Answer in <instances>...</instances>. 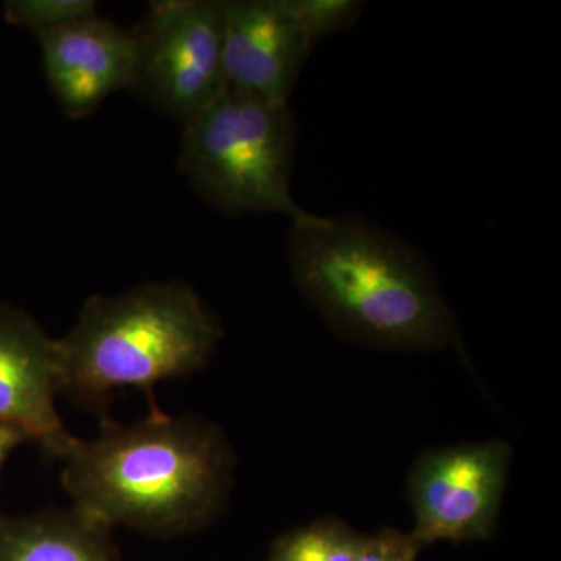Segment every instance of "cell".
Instances as JSON below:
<instances>
[{"label":"cell","mask_w":561,"mask_h":561,"mask_svg":"<svg viewBox=\"0 0 561 561\" xmlns=\"http://www.w3.org/2000/svg\"><path fill=\"white\" fill-rule=\"evenodd\" d=\"M60 460L77 511L110 529L161 538L216 522L234 472V454L216 424L161 409L130 426L103 416L101 434L73 438Z\"/></svg>","instance_id":"obj_1"},{"label":"cell","mask_w":561,"mask_h":561,"mask_svg":"<svg viewBox=\"0 0 561 561\" xmlns=\"http://www.w3.org/2000/svg\"><path fill=\"white\" fill-rule=\"evenodd\" d=\"M295 286L342 341L390 351L460 348L431 265L398 236L356 216L291 224Z\"/></svg>","instance_id":"obj_2"},{"label":"cell","mask_w":561,"mask_h":561,"mask_svg":"<svg viewBox=\"0 0 561 561\" xmlns=\"http://www.w3.org/2000/svg\"><path fill=\"white\" fill-rule=\"evenodd\" d=\"M221 335L219 319L184 283L94 295L58 339L61 393L103 419L114 391L138 389L157 411L154 387L205 367Z\"/></svg>","instance_id":"obj_3"},{"label":"cell","mask_w":561,"mask_h":561,"mask_svg":"<svg viewBox=\"0 0 561 561\" xmlns=\"http://www.w3.org/2000/svg\"><path fill=\"white\" fill-rule=\"evenodd\" d=\"M295 121L289 103L225 88L184 125L180 169L203 201L227 214L309 216L291 197Z\"/></svg>","instance_id":"obj_4"},{"label":"cell","mask_w":561,"mask_h":561,"mask_svg":"<svg viewBox=\"0 0 561 561\" xmlns=\"http://www.w3.org/2000/svg\"><path fill=\"white\" fill-rule=\"evenodd\" d=\"M130 90L186 125L225 90V2L160 0L131 28Z\"/></svg>","instance_id":"obj_5"},{"label":"cell","mask_w":561,"mask_h":561,"mask_svg":"<svg viewBox=\"0 0 561 561\" xmlns=\"http://www.w3.org/2000/svg\"><path fill=\"white\" fill-rule=\"evenodd\" d=\"M513 451L504 440L427 448L405 485L421 548L437 541H486L496 534Z\"/></svg>","instance_id":"obj_6"},{"label":"cell","mask_w":561,"mask_h":561,"mask_svg":"<svg viewBox=\"0 0 561 561\" xmlns=\"http://www.w3.org/2000/svg\"><path fill=\"white\" fill-rule=\"evenodd\" d=\"M60 345L27 312L0 305V423L18 427L60 460L76 435L57 411Z\"/></svg>","instance_id":"obj_7"},{"label":"cell","mask_w":561,"mask_h":561,"mask_svg":"<svg viewBox=\"0 0 561 561\" xmlns=\"http://www.w3.org/2000/svg\"><path fill=\"white\" fill-rule=\"evenodd\" d=\"M312 50L291 0L225 2V88L289 103Z\"/></svg>","instance_id":"obj_8"},{"label":"cell","mask_w":561,"mask_h":561,"mask_svg":"<svg viewBox=\"0 0 561 561\" xmlns=\"http://www.w3.org/2000/svg\"><path fill=\"white\" fill-rule=\"evenodd\" d=\"M44 73L72 119H83L113 92L130 88L136 46L131 31L94 16L38 35Z\"/></svg>","instance_id":"obj_9"},{"label":"cell","mask_w":561,"mask_h":561,"mask_svg":"<svg viewBox=\"0 0 561 561\" xmlns=\"http://www.w3.org/2000/svg\"><path fill=\"white\" fill-rule=\"evenodd\" d=\"M0 561H121L113 529L76 507L0 513Z\"/></svg>","instance_id":"obj_10"},{"label":"cell","mask_w":561,"mask_h":561,"mask_svg":"<svg viewBox=\"0 0 561 561\" xmlns=\"http://www.w3.org/2000/svg\"><path fill=\"white\" fill-rule=\"evenodd\" d=\"M362 540L348 523L327 516L279 535L267 561H356Z\"/></svg>","instance_id":"obj_11"},{"label":"cell","mask_w":561,"mask_h":561,"mask_svg":"<svg viewBox=\"0 0 561 561\" xmlns=\"http://www.w3.org/2000/svg\"><path fill=\"white\" fill-rule=\"evenodd\" d=\"M94 0H13L7 3L5 16L11 24L31 28L36 36L94 16Z\"/></svg>","instance_id":"obj_12"},{"label":"cell","mask_w":561,"mask_h":561,"mask_svg":"<svg viewBox=\"0 0 561 561\" xmlns=\"http://www.w3.org/2000/svg\"><path fill=\"white\" fill-rule=\"evenodd\" d=\"M306 35L316 47L335 33L346 31L359 20L365 2L356 0H291Z\"/></svg>","instance_id":"obj_13"},{"label":"cell","mask_w":561,"mask_h":561,"mask_svg":"<svg viewBox=\"0 0 561 561\" xmlns=\"http://www.w3.org/2000/svg\"><path fill=\"white\" fill-rule=\"evenodd\" d=\"M423 548L412 537L398 529H383L364 535L356 561H416Z\"/></svg>","instance_id":"obj_14"},{"label":"cell","mask_w":561,"mask_h":561,"mask_svg":"<svg viewBox=\"0 0 561 561\" xmlns=\"http://www.w3.org/2000/svg\"><path fill=\"white\" fill-rule=\"evenodd\" d=\"M27 442H31V438L24 432L10 424L0 423V474L14 449Z\"/></svg>","instance_id":"obj_15"}]
</instances>
